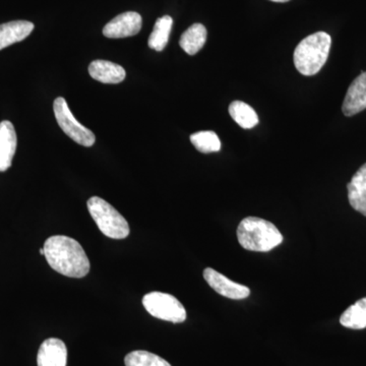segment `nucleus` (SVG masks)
<instances>
[{
  "label": "nucleus",
  "instance_id": "14",
  "mask_svg": "<svg viewBox=\"0 0 366 366\" xmlns=\"http://www.w3.org/2000/svg\"><path fill=\"white\" fill-rule=\"evenodd\" d=\"M34 30V24L28 21H14L0 25V50L25 40Z\"/></svg>",
  "mask_w": 366,
  "mask_h": 366
},
{
  "label": "nucleus",
  "instance_id": "15",
  "mask_svg": "<svg viewBox=\"0 0 366 366\" xmlns=\"http://www.w3.org/2000/svg\"><path fill=\"white\" fill-rule=\"evenodd\" d=\"M207 35L208 33H207L206 26L202 24H194L180 37V47L187 54H197L204 47L207 41Z\"/></svg>",
  "mask_w": 366,
  "mask_h": 366
},
{
  "label": "nucleus",
  "instance_id": "6",
  "mask_svg": "<svg viewBox=\"0 0 366 366\" xmlns=\"http://www.w3.org/2000/svg\"><path fill=\"white\" fill-rule=\"evenodd\" d=\"M55 118L62 132L81 146L92 147L96 142L93 132L79 124L67 105L66 99L59 97L53 103Z\"/></svg>",
  "mask_w": 366,
  "mask_h": 366
},
{
  "label": "nucleus",
  "instance_id": "2",
  "mask_svg": "<svg viewBox=\"0 0 366 366\" xmlns=\"http://www.w3.org/2000/svg\"><path fill=\"white\" fill-rule=\"evenodd\" d=\"M237 239L244 249L267 252L281 244L283 235L273 223L257 217H247L238 225Z\"/></svg>",
  "mask_w": 366,
  "mask_h": 366
},
{
  "label": "nucleus",
  "instance_id": "7",
  "mask_svg": "<svg viewBox=\"0 0 366 366\" xmlns=\"http://www.w3.org/2000/svg\"><path fill=\"white\" fill-rule=\"evenodd\" d=\"M204 278L209 287L214 289L218 295L229 300H245L250 295V289L242 284L231 281L227 277L219 273L215 269L207 268L204 271Z\"/></svg>",
  "mask_w": 366,
  "mask_h": 366
},
{
  "label": "nucleus",
  "instance_id": "22",
  "mask_svg": "<svg viewBox=\"0 0 366 366\" xmlns=\"http://www.w3.org/2000/svg\"><path fill=\"white\" fill-rule=\"evenodd\" d=\"M40 254L44 255V249H40Z\"/></svg>",
  "mask_w": 366,
  "mask_h": 366
},
{
  "label": "nucleus",
  "instance_id": "10",
  "mask_svg": "<svg viewBox=\"0 0 366 366\" xmlns=\"http://www.w3.org/2000/svg\"><path fill=\"white\" fill-rule=\"evenodd\" d=\"M67 349L64 342L49 338L43 342L38 351V366H66Z\"/></svg>",
  "mask_w": 366,
  "mask_h": 366
},
{
  "label": "nucleus",
  "instance_id": "21",
  "mask_svg": "<svg viewBox=\"0 0 366 366\" xmlns=\"http://www.w3.org/2000/svg\"><path fill=\"white\" fill-rule=\"evenodd\" d=\"M271 1H274V2H288L289 0H271Z\"/></svg>",
  "mask_w": 366,
  "mask_h": 366
},
{
  "label": "nucleus",
  "instance_id": "3",
  "mask_svg": "<svg viewBox=\"0 0 366 366\" xmlns=\"http://www.w3.org/2000/svg\"><path fill=\"white\" fill-rule=\"evenodd\" d=\"M332 38L326 32H317L305 38L295 48V64L303 76H315L322 69L329 57Z\"/></svg>",
  "mask_w": 366,
  "mask_h": 366
},
{
  "label": "nucleus",
  "instance_id": "17",
  "mask_svg": "<svg viewBox=\"0 0 366 366\" xmlns=\"http://www.w3.org/2000/svg\"><path fill=\"white\" fill-rule=\"evenodd\" d=\"M342 326L352 330H362L366 327V297L356 301L347 308L340 317Z\"/></svg>",
  "mask_w": 366,
  "mask_h": 366
},
{
  "label": "nucleus",
  "instance_id": "9",
  "mask_svg": "<svg viewBox=\"0 0 366 366\" xmlns=\"http://www.w3.org/2000/svg\"><path fill=\"white\" fill-rule=\"evenodd\" d=\"M366 109V71L360 74L351 84L344 99L342 112L353 117Z\"/></svg>",
  "mask_w": 366,
  "mask_h": 366
},
{
  "label": "nucleus",
  "instance_id": "11",
  "mask_svg": "<svg viewBox=\"0 0 366 366\" xmlns=\"http://www.w3.org/2000/svg\"><path fill=\"white\" fill-rule=\"evenodd\" d=\"M16 144L18 139L14 124L9 120L0 122V172L11 167L16 154Z\"/></svg>",
  "mask_w": 366,
  "mask_h": 366
},
{
  "label": "nucleus",
  "instance_id": "13",
  "mask_svg": "<svg viewBox=\"0 0 366 366\" xmlns=\"http://www.w3.org/2000/svg\"><path fill=\"white\" fill-rule=\"evenodd\" d=\"M348 199L355 211L366 216V163L353 175L347 185Z\"/></svg>",
  "mask_w": 366,
  "mask_h": 366
},
{
  "label": "nucleus",
  "instance_id": "12",
  "mask_svg": "<svg viewBox=\"0 0 366 366\" xmlns=\"http://www.w3.org/2000/svg\"><path fill=\"white\" fill-rule=\"evenodd\" d=\"M89 74L103 84H119L124 81L127 72L124 67L107 60H95L89 66Z\"/></svg>",
  "mask_w": 366,
  "mask_h": 366
},
{
  "label": "nucleus",
  "instance_id": "20",
  "mask_svg": "<svg viewBox=\"0 0 366 366\" xmlns=\"http://www.w3.org/2000/svg\"><path fill=\"white\" fill-rule=\"evenodd\" d=\"M124 363L125 366H171L160 356L144 350L132 351L127 354Z\"/></svg>",
  "mask_w": 366,
  "mask_h": 366
},
{
  "label": "nucleus",
  "instance_id": "16",
  "mask_svg": "<svg viewBox=\"0 0 366 366\" xmlns=\"http://www.w3.org/2000/svg\"><path fill=\"white\" fill-rule=\"evenodd\" d=\"M173 20L170 16H164L156 21L153 32L149 38V47L156 51H163L169 41Z\"/></svg>",
  "mask_w": 366,
  "mask_h": 366
},
{
  "label": "nucleus",
  "instance_id": "18",
  "mask_svg": "<svg viewBox=\"0 0 366 366\" xmlns=\"http://www.w3.org/2000/svg\"><path fill=\"white\" fill-rule=\"evenodd\" d=\"M229 113L242 129H249L259 124V117L254 108L242 101H234L229 106Z\"/></svg>",
  "mask_w": 366,
  "mask_h": 366
},
{
  "label": "nucleus",
  "instance_id": "8",
  "mask_svg": "<svg viewBox=\"0 0 366 366\" xmlns=\"http://www.w3.org/2000/svg\"><path fill=\"white\" fill-rule=\"evenodd\" d=\"M143 19L141 14L127 11L110 21L103 29V35L109 39L132 37L141 31Z\"/></svg>",
  "mask_w": 366,
  "mask_h": 366
},
{
  "label": "nucleus",
  "instance_id": "1",
  "mask_svg": "<svg viewBox=\"0 0 366 366\" xmlns=\"http://www.w3.org/2000/svg\"><path fill=\"white\" fill-rule=\"evenodd\" d=\"M44 257L57 273L69 278H84L90 272L91 264L83 247L74 238L54 235L44 243Z\"/></svg>",
  "mask_w": 366,
  "mask_h": 366
},
{
  "label": "nucleus",
  "instance_id": "5",
  "mask_svg": "<svg viewBox=\"0 0 366 366\" xmlns=\"http://www.w3.org/2000/svg\"><path fill=\"white\" fill-rule=\"evenodd\" d=\"M143 305L154 317L180 324L187 320V310L173 295L163 292H150L144 296Z\"/></svg>",
  "mask_w": 366,
  "mask_h": 366
},
{
  "label": "nucleus",
  "instance_id": "4",
  "mask_svg": "<svg viewBox=\"0 0 366 366\" xmlns=\"http://www.w3.org/2000/svg\"><path fill=\"white\" fill-rule=\"evenodd\" d=\"M89 212L101 232L113 239H124L131 233L129 223L124 217L101 197H93L89 199Z\"/></svg>",
  "mask_w": 366,
  "mask_h": 366
},
{
  "label": "nucleus",
  "instance_id": "19",
  "mask_svg": "<svg viewBox=\"0 0 366 366\" xmlns=\"http://www.w3.org/2000/svg\"><path fill=\"white\" fill-rule=\"evenodd\" d=\"M190 142L201 153H216L221 150V142L216 132H199L190 136Z\"/></svg>",
  "mask_w": 366,
  "mask_h": 366
}]
</instances>
